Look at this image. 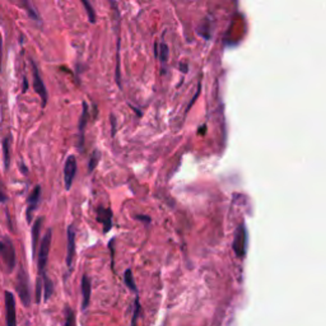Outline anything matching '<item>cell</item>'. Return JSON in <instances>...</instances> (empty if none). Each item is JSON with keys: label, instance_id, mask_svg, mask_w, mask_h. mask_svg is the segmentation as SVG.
I'll list each match as a JSON object with an SVG mask.
<instances>
[{"label": "cell", "instance_id": "6da1fadb", "mask_svg": "<svg viewBox=\"0 0 326 326\" xmlns=\"http://www.w3.org/2000/svg\"><path fill=\"white\" fill-rule=\"evenodd\" d=\"M0 255L4 261V265L6 268V272L11 273L15 268V250L13 242L8 237L0 238Z\"/></svg>", "mask_w": 326, "mask_h": 326}, {"label": "cell", "instance_id": "7a4b0ae2", "mask_svg": "<svg viewBox=\"0 0 326 326\" xmlns=\"http://www.w3.org/2000/svg\"><path fill=\"white\" fill-rule=\"evenodd\" d=\"M15 290L19 296L22 304L26 307L31 306V290H29L28 275L24 272L22 267L19 268V272L17 275V282H15Z\"/></svg>", "mask_w": 326, "mask_h": 326}, {"label": "cell", "instance_id": "3957f363", "mask_svg": "<svg viewBox=\"0 0 326 326\" xmlns=\"http://www.w3.org/2000/svg\"><path fill=\"white\" fill-rule=\"evenodd\" d=\"M51 238L52 230H47L46 235L43 236L42 241H41L38 255H37V267H38V274H40L38 277H42L45 274V269L48 260V253H50V246H51Z\"/></svg>", "mask_w": 326, "mask_h": 326}, {"label": "cell", "instance_id": "277c9868", "mask_svg": "<svg viewBox=\"0 0 326 326\" xmlns=\"http://www.w3.org/2000/svg\"><path fill=\"white\" fill-rule=\"evenodd\" d=\"M233 251L237 258L244 259L247 253V228L244 223L240 224L236 230L235 238H233Z\"/></svg>", "mask_w": 326, "mask_h": 326}, {"label": "cell", "instance_id": "5b68a950", "mask_svg": "<svg viewBox=\"0 0 326 326\" xmlns=\"http://www.w3.org/2000/svg\"><path fill=\"white\" fill-rule=\"evenodd\" d=\"M6 310V326H17V312H15L14 295L9 291L4 292Z\"/></svg>", "mask_w": 326, "mask_h": 326}, {"label": "cell", "instance_id": "8992f818", "mask_svg": "<svg viewBox=\"0 0 326 326\" xmlns=\"http://www.w3.org/2000/svg\"><path fill=\"white\" fill-rule=\"evenodd\" d=\"M32 69H33V88L36 91V93L41 97L42 99V107H45L46 103H47V91H46V87L43 84V80L40 75V71H38V68L34 64V61L31 62Z\"/></svg>", "mask_w": 326, "mask_h": 326}, {"label": "cell", "instance_id": "52a82bcc", "mask_svg": "<svg viewBox=\"0 0 326 326\" xmlns=\"http://www.w3.org/2000/svg\"><path fill=\"white\" fill-rule=\"evenodd\" d=\"M75 173H77V159L74 156H69L64 166V182H65L66 190L71 189Z\"/></svg>", "mask_w": 326, "mask_h": 326}, {"label": "cell", "instance_id": "ba28073f", "mask_svg": "<svg viewBox=\"0 0 326 326\" xmlns=\"http://www.w3.org/2000/svg\"><path fill=\"white\" fill-rule=\"evenodd\" d=\"M97 221L102 223L103 232L107 233L112 228V210L110 208L99 207L97 210Z\"/></svg>", "mask_w": 326, "mask_h": 326}, {"label": "cell", "instance_id": "9c48e42d", "mask_svg": "<svg viewBox=\"0 0 326 326\" xmlns=\"http://www.w3.org/2000/svg\"><path fill=\"white\" fill-rule=\"evenodd\" d=\"M41 198V186H36L33 189V191L31 193V195L28 196V207H27L26 210V216H27V221L31 223L32 221V216H33V212L36 210L37 205H38V202H40Z\"/></svg>", "mask_w": 326, "mask_h": 326}, {"label": "cell", "instance_id": "30bf717a", "mask_svg": "<svg viewBox=\"0 0 326 326\" xmlns=\"http://www.w3.org/2000/svg\"><path fill=\"white\" fill-rule=\"evenodd\" d=\"M74 255H75V230L74 226L68 227V254H66V265L71 269Z\"/></svg>", "mask_w": 326, "mask_h": 326}, {"label": "cell", "instance_id": "8fae6325", "mask_svg": "<svg viewBox=\"0 0 326 326\" xmlns=\"http://www.w3.org/2000/svg\"><path fill=\"white\" fill-rule=\"evenodd\" d=\"M91 295H92V284L89 281L88 275H83L82 278V310H87L91 302Z\"/></svg>", "mask_w": 326, "mask_h": 326}, {"label": "cell", "instance_id": "7c38bea8", "mask_svg": "<svg viewBox=\"0 0 326 326\" xmlns=\"http://www.w3.org/2000/svg\"><path fill=\"white\" fill-rule=\"evenodd\" d=\"M42 222H43L42 217L37 218L36 222H34V224H33V227H32V251H33L34 258H36L37 246H38V237H40L41 226H42Z\"/></svg>", "mask_w": 326, "mask_h": 326}, {"label": "cell", "instance_id": "4fadbf2b", "mask_svg": "<svg viewBox=\"0 0 326 326\" xmlns=\"http://www.w3.org/2000/svg\"><path fill=\"white\" fill-rule=\"evenodd\" d=\"M87 117H88V106L87 103H83V112L82 116H80V121H79V147L82 145L83 148V143H84V129L85 125H87Z\"/></svg>", "mask_w": 326, "mask_h": 326}, {"label": "cell", "instance_id": "5bb4252c", "mask_svg": "<svg viewBox=\"0 0 326 326\" xmlns=\"http://www.w3.org/2000/svg\"><path fill=\"white\" fill-rule=\"evenodd\" d=\"M41 278H42L43 297H45V301H48L50 300V297L52 296V293H54V283H52L51 279L46 275V273L41 277Z\"/></svg>", "mask_w": 326, "mask_h": 326}, {"label": "cell", "instance_id": "9a60e30c", "mask_svg": "<svg viewBox=\"0 0 326 326\" xmlns=\"http://www.w3.org/2000/svg\"><path fill=\"white\" fill-rule=\"evenodd\" d=\"M3 154H4V167L9 170L10 165V143H9V136H6L3 140Z\"/></svg>", "mask_w": 326, "mask_h": 326}, {"label": "cell", "instance_id": "2e32d148", "mask_svg": "<svg viewBox=\"0 0 326 326\" xmlns=\"http://www.w3.org/2000/svg\"><path fill=\"white\" fill-rule=\"evenodd\" d=\"M124 281H125V284L129 287V290L134 291V292H136V286H135V281H134V277H133V272H131L130 269H128L126 272H125L124 274Z\"/></svg>", "mask_w": 326, "mask_h": 326}, {"label": "cell", "instance_id": "e0dca14e", "mask_svg": "<svg viewBox=\"0 0 326 326\" xmlns=\"http://www.w3.org/2000/svg\"><path fill=\"white\" fill-rule=\"evenodd\" d=\"M82 3H83V5H84L85 10H87V14H88L89 22L96 23V11H94L92 4L89 3V1H87V0H82Z\"/></svg>", "mask_w": 326, "mask_h": 326}, {"label": "cell", "instance_id": "ac0fdd59", "mask_svg": "<svg viewBox=\"0 0 326 326\" xmlns=\"http://www.w3.org/2000/svg\"><path fill=\"white\" fill-rule=\"evenodd\" d=\"M140 310H142V306H140L139 298H135V302H134V314L133 319H131V326H136V323H138V318L140 315Z\"/></svg>", "mask_w": 326, "mask_h": 326}, {"label": "cell", "instance_id": "d6986e66", "mask_svg": "<svg viewBox=\"0 0 326 326\" xmlns=\"http://www.w3.org/2000/svg\"><path fill=\"white\" fill-rule=\"evenodd\" d=\"M99 158H101V154H99L98 150H94L93 153H92L91 159H89V166H88V172L91 173L94 168L97 167V163H98Z\"/></svg>", "mask_w": 326, "mask_h": 326}, {"label": "cell", "instance_id": "ffe728a7", "mask_svg": "<svg viewBox=\"0 0 326 326\" xmlns=\"http://www.w3.org/2000/svg\"><path fill=\"white\" fill-rule=\"evenodd\" d=\"M64 326H75V315L71 309H66V320Z\"/></svg>", "mask_w": 326, "mask_h": 326}, {"label": "cell", "instance_id": "44dd1931", "mask_svg": "<svg viewBox=\"0 0 326 326\" xmlns=\"http://www.w3.org/2000/svg\"><path fill=\"white\" fill-rule=\"evenodd\" d=\"M161 54L159 56H161V61L162 62H166L168 59V47L166 43H161V47H159V51H156V54Z\"/></svg>", "mask_w": 326, "mask_h": 326}, {"label": "cell", "instance_id": "7402d4cb", "mask_svg": "<svg viewBox=\"0 0 326 326\" xmlns=\"http://www.w3.org/2000/svg\"><path fill=\"white\" fill-rule=\"evenodd\" d=\"M24 6L28 9V13L32 15V18H34V19H40L38 14H37V11H34V9L32 8V5L28 3V1H26V3H24Z\"/></svg>", "mask_w": 326, "mask_h": 326}, {"label": "cell", "instance_id": "603a6c76", "mask_svg": "<svg viewBox=\"0 0 326 326\" xmlns=\"http://www.w3.org/2000/svg\"><path fill=\"white\" fill-rule=\"evenodd\" d=\"M6 199H8V196L5 194V187L0 182V203H5Z\"/></svg>", "mask_w": 326, "mask_h": 326}, {"label": "cell", "instance_id": "cb8c5ba5", "mask_svg": "<svg viewBox=\"0 0 326 326\" xmlns=\"http://www.w3.org/2000/svg\"><path fill=\"white\" fill-rule=\"evenodd\" d=\"M111 125H112V136L115 135V133H116V119H115L114 115H111Z\"/></svg>", "mask_w": 326, "mask_h": 326}, {"label": "cell", "instance_id": "d4e9b609", "mask_svg": "<svg viewBox=\"0 0 326 326\" xmlns=\"http://www.w3.org/2000/svg\"><path fill=\"white\" fill-rule=\"evenodd\" d=\"M1 48H3V37L0 34V70H1Z\"/></svg>", "mask_w": 326, "mask_h": 326}, {"label": "cell", "instance_id": "484cf974", "mask_svg": "<svg viewBox=\"0 0 326 326\" xmlns=\"http://www.w3.org/2000/svg\"><path fill=\"white\" fill-rule=\"evenodd\" d=\"M136 219H139V221H147L150 222L149 217H144V216H136Z\"/></svg>", "mask_w": 326, "mask_h": 326}, {"label": "cell", "instance_id": "4316f807", "mask_svg": "<svg viewBox=\"0 0 326 326\" xmlns=\"http://www.w3.org/2000/svg\"><path fill=\"white\" fill-rule=\"evenodd\" d=\"M27 88H28V83H27V78H24V80H23V92H26Z\"/></svg>", "mask_w": 326, "mask_h": 326}]
</instances>
